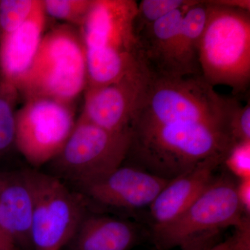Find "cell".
Listing matches in <instances>:
<instances>
[{"label": "cell", "instance_id": "7", "mask_svg": "<svg viewBox=\"0 0 250 250\" xmlns=\"http://www.w3.org/2000/svg\"><path fill=\"white\" fill-rule=\"evenodd\" d=\"M134 0H92L79 31L85 58L121 68L142 65L134 21Z\"/></svg>", "mask_w": 250, "mask_h": 250}, {"label": "cell", "instance_id": "1", "mask_svg": "<svg viewBox=\"0 0 250 250\" xmlns=\"http://www.w3.org/2000/svg\"><path fill=\"white\" fill-rule=\"evenodd\" d=\"M125 164L172 180L207 159L228 155L233 143L229 130L207 123H172L129 129Z\"/></svg>", "mask_w": 250, "mask_h": 250}, {"label": "cell", "instance_id": "13", "mask_svg": "<svg viewBox=\"0 0 250 250\" xmlns=\"http://www.w3.org/2000/svg\"><path fill=\"white\" fill-rule=\"evenodd\" d=\"M47 17L40 1L21 27L11 34L0 36L1 83L18 92L45 34Z\"/></svg>", "mask_w": 250, "mask_h": 250}, {"label": "cell", "instance_id": "2", "mask_svg": "<svg viewBox=\"0 0 250 250\" xmlns=\"http://www.w3.org/2000/svg\"><path fill=\"white\" fill-rule=\"evenodd\" d=\"M239 104L236 98L217 93L201 75L148 76L129 129L136 126L197 123L229 130L230 120Z\"/></svg>", "mask_w": 250, "mask_h": 250}, {"label": "cell", "instance_id": "22", "mask_svg": "<svg viewBox=\"0 0 250 250\" xmlns=\"http://www.w3.org/2000/svg\"><path fill=\"white\" fill-rule=\"evenodd\" d=\"M238 180L250 178V141L233 145L223 163Z\"/></svg>", "mask_w": 250, "mask_h": 250}, {"label": "cell", "instance_id": "21", "mask_svg": "<svg viewBox=\"0 0 250 250\" xmlns=\"http://www.w3.org/2000/svg\"><path fill=\"white\" fill-rule=\"evenodd\" d=\"M39 0L0 1V36L11 34L25 22Z\"/></svg>", "mask_w": 250, "mask_h": 250}, {"label": "cell", "instance_id": "4", "mask_svg": "<svg viewBox=\"0 0 250 250\" xmlns=\"http://www.w3.org/2000/svg\"><path fill=\"white\" fill-rule=\"evenodd\" d=\"M85 48L77 28L63 24L44 34L18 88L25 101L47 98L72 105L86 89Z\"/></svg>", "mask_w": 250, "mask_h": 250}, {"label": "cell", "instance_id": "25", "mask_svg": "<svg viewBox=\"0 0 250 250\" xmlns=\"http://www.w3.org/2000/svg\"><path fill=\"white\" fill-rule=\"evenodd\" d=\"M204 250H237L232 237L221 243H214Z\"/></svg>", "mask_w": 250, "mask_h": 250}, {"label": "cell", "instance_id": "12", "mask_svg": "<svg viewBox=\"0 0 250 250\" xmlns=\"http://www.w3.org/2000/svg\"><path fill=\"white\" fill-rule=\"evenodd\" d=\"M34 207L29 169L0 171V229L21 250H33Z\"/></svg>", "mask_w": 250, "mask_h": 250}, {"label": "cell", "instance_id": "19", "mask_svg": "<svg viewBox=\"0 0 250 250\" xmlns=\"http://www.w3.org/2000/svg\"><path fill=\"white\" fill-rule=\"evenodd\" d=\"M190 2L191 0H143L138 3L134 21L136 37L145 28Z\"/></svg>", "mask_w": 250, "mask_h": 250}, {"label": "cell", "instance_id": "16", "mask_svg": "<svg viewBox=\"0 0 250 250\" xmlns=\"http://www.w3.org/2000/svg\"><path fill=\"white\" fill-rule=\"evenodd\" d=\"M140 235V227L134 222L90 210L70 244L72 250H131Z\"/></svg>", "mask_w": 250, "mask_h": 250}, {"label": "cell", "instance_id": "10", "mask_svg": "<svg viewBox=\"0 0 250 250\" xmlns=\"http://www.w3.org/2000/svg\"><path fill=\"white\" fill-rule=\"evenodd\" d=\"M168 179L123 163L116 170L76 189L90 210L98 213H135L147 209Z\"/></svg>", "mask_w": 250, "mask_h": 250}, {"label": "cell", "instance_id": "15", "mask_svg": "<svg viewBox=\"0 0 250 250\" xmlns=\"http://www.w3.org/2000/svg\"><path fill=\"white\" fill-rule=\"evenodd\" d=\"M194 2L175 10L143 29L138 34L140 57L146 73L152 78L179 77L176 49L182 18Z\"/></svg>", "mask_w": 250, "mask_h": 250}, {"label": "cell", "instance_id": "17", "mask_svg": "<svg viewBox=\"0 0 250 250\" xmlns=\"http://www.w3.org/2000/svg\"><path fill=\"white\" fill-rule=\"evenodd\" d=\"M208 11V1H194L184 13L176 49V65L179 77L202 76L199 47L205 31Z\"/></svg>", "mask_w": 250, "mask_h": 250}, {"label": "cell", "instance_id": "8", "mask_svg": "<svg viewBox=\"0 0 250 250\" xmlns=\"http://www.w3.org/2000/svg\"><path fill=\"white\" fill-rule=\"evenodd\" d=\"M34 192L33 250H62L90 208L80 192L49 174L29 169Z\"/></svg>", "mask_w": 250, "mask_h": 250}, {"label": "cell", "instance_id": "18", "mask_svg": "<svg viewBox=\"0 0 250 250\" xmlns=\"http://www.w3.org/2000/svg\"><path fill=\"white\" fill-rule=\"evenodd\" d=\"M18 92L0 83V158L16 147V112Z\"/></svg>", "mask_w": 250, "mask_h": 250}, {"label": "cell", "instance_id": "26", "mask_svg": "<svg viewBox=\"0 0 250 250\" xmlns=\"http://www.w3.org/2000/svg\"><path fill=\"white\" fill-rule=\"evenodd\" d=\"M0 250H21L15 246L0 229Z\"/></svg>", "mask_w": 250, "mask_h": 250}, {"label": "cell", "instance_id": "27", "mask_svg": "<svg viewBox=\"0 0 250 250\" xmlns=\"http://www.w3.org/2000/svg\"><path fill=\"white\" fill-rule=\"evenodd\" d=\"M209 246L195 247V248H188V249H184V250H204L206 249V248H208V247H209Z\"/></svg>", "mask_w": 250, "mask_h": 250}, {"label": "cell", "instance_id": "11", "mask_svg": "<svg viewBox=\"0 0 250 250\" xmlns=\"http://www.w3.org/2000/svg\"><path fill=\"white\" fill-rule=\"evenodd\" d=\"M147 77L136 72L111 84L86 88L80 117L112 132L129 131Z\"/></svg>", "mask_w": 250, "mask_h": 250}, {"label": "cell", "instance_id": "6", "mask_svg": "<svg viewBox=\"0 0 250 250\" xmlns=\"http://www.w3.org/2000/svg\"><path fill=\"white\" fill-rule=\"evenodd\" d=\"M130 145V131L112 132L79 117L62 151L49 163L52 173L74 190L123 165Z\"/></svg>", "mask_w": 250, "mask_h": 250}, {"label": "cell", "instance_id": "24", "mask_svg": "<svg viewBox=\"0 0 250 250\" xmlns=\"http://www.w3.org/2000/svg\"><path fill=\"white\" fill-rule=\"evenodd\" d=\"M236 193L243 213L250 217V178L237 181Z\"/></svg>", "mask_w": 250, "mask_h": 250}, {"label": "cell", "instance_id": "20", "mask_svg": "<svg viewBox=\"0 0 250 250\" xmlns=\"http://www.w3.org/2000/svg\"><path fill=\"white\" fill-rule=\"evenodd\" d=\"M92 0H45L42 1L46 16L60 20L79 29L88 12Z\"/></svg>", "mask_w": 250, "mask_h": 250}, {"label": "cell", "instance_id": "3", "mask_svg": "<svg viewBox=\"0 0 250 250\" xmlns=\"http://www.w3.org/2000/svg\"><path fill=\"white\" fill-rule=\"evenodd\" d=\"M208 17L199 47L202 76L233 95L246 93L250 83V9L208 1Z\"/></svg>", "mask_w": 250, "mask_h": 250}, {"label": "cell", "instance_id": "23", "mask_svg": "<svg viewBox=\"0 0 250 250\" xmlns=\"http://www.w3.org/2000/svg\"><path fill=\"white\" fill-rule=\"evenodd\" d=\"M229 130L235 144L250 141V100L244 106H237L230 120Z\"/></svg>", "mask_w": 250, "mask_h": 250}, {"label": "cell", "instance_id": "14", "mask_svg": "<svg viewBox=\"0 0 250 250\" xmlns=\"http://www.w3.org/2000/svg\"><path fill=\"white\" fill-rule=\"evenodd\" d=\"M226 156L207 159L170 180L148 208L152 229L170 223L187 209L211 183Z\"/></svg>", "mask_w": 250, "mask_h": 250}, {"label": "cell", "instance_id": "5", "mask_svg": "<svg viewBox=\"0 0 250 250\" xmlns=\"http://www.w3.org/2000/svg\"><path fill=\"white\" fill-rule=\"evenodd\" d=\"M236 180L230 174L215 177L191 205L170 223L152 229L158 250L211 246L222 230L240 228L250 220L243 213L236 193Z\"/></svg>", "mask_w": 250, "mask_h": 250}, {"label": "cell", "instance_id": "9", "mask_svg": "<svg viewBox=\"0 0 250 250\" xmlns=\"http://www.w3.org/2000/svg\"><path fill=\"white\" fill-rule=\"evenodd\" d=\"M77 120L72 105L47 98L27 100L16 112V147L34 168L62 151Z\"/></svg>", "mask_w": 250, "mask_h": 250}]
</instances>
